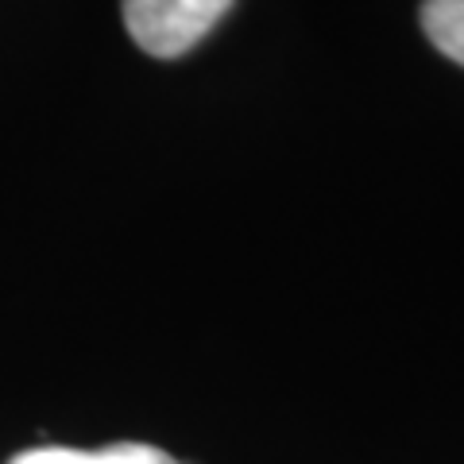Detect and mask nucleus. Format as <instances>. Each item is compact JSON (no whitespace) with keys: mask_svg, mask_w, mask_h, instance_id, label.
I'll list each match as a JSON object with an SVG mask.
<instances>
[{"mask_svg":"<svg viewBox=\"0 0 464 464\" xmlns=\"http://www.w3.org/2000/svg\"><path fill=\"white\" fill-rule=\"evenodd\" d=\"M232 0H124V27L140 51L155 58H179L194 51Z\"/></svg>","mask_w":464,"mask_h":464,"instance_id":"1","label":"nucleus"},{"mask_svg":"<svg viewBox=\"0 0 464 464\" xmlns=\"http://www.w3.org/2000/svg\"><path fill=\"white\" fill-rule=\"evenodd\" d=\"M422 32L445 58L464 66V0H426Z\"/></svg>","mask_w":464,"mask_h":464,"instance_id":"3","label":"nucleus"},{"mask_svg":"<svg viewBox=\"0 0 464 464\" xmlns=\"http://www.w3.org/2000/svg\"><path fill=\"white\" fill-rule=\"evenodd\" d=\"M12 464H179V460L155 445L121 441V445H105V449H63V445L24 449Z\"/></svg>","mask_w":464,"mask_h":464,"instance_id":"2","label":"nucleus"}]
</instances>
